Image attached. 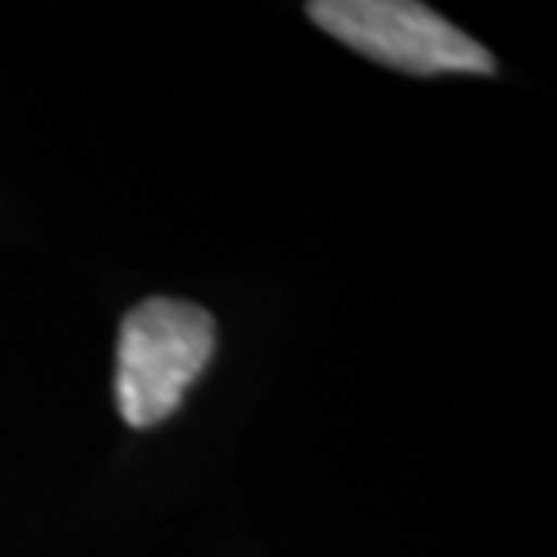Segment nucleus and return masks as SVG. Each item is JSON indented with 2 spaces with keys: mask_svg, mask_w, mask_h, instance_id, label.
Instances as JSON below:
<instances>
[{
  "mask_svg": "<svg viewBox=\"0 0 557 557\" xmlns=\"http://www.w3.org/2000/svg\"><path fill=\"white\" fill-rule=\"evenodd\" d=\"M214 319L188 300L149 297L127 311L116 341V409L131 428H152L182 406L214 355Z\"/></svg>",
  "mask_w": 557,
  "mask_h": 557,
  "instance_id": "1",
  "label": "nucleus"
},
{
  "mask_svg": "<svg viewBox=\"0 0 557 557\" xmlns=\"http://www.w3.org/2000/svg\"><path fill=\"white\" fill-rule=\"evenodd\" d=\"M308 15L351 51L413 76L493 73L496 59L438 11L409 0H315Z\"/></svg>",
  "mask_w": 557,
  "mask_h": 557,
  "instance_id": "2",
  "label": "nucleus"
}]
</instances>
